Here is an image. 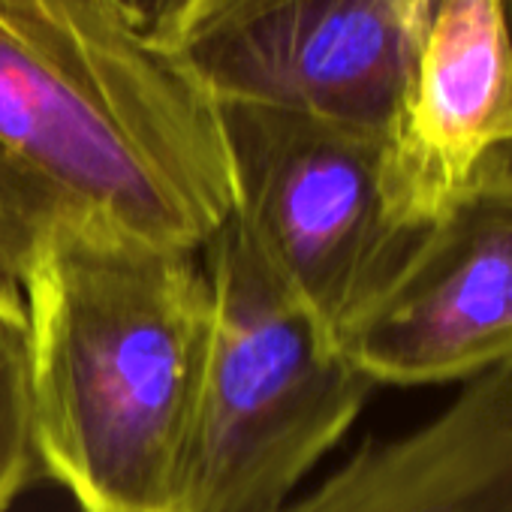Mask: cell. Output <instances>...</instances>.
<instances>
[{"label":"cell","mask_w":512,"mask_h":512,"mask_svg":"<svg viewBox=\"0 0 512 512\" xmlns=\"http://www.w3.org/2000/svg\"><path fill=\"white\" fill-rule=\"evenodd\" d=\"M512 163V40L503 0H437L383 142L392 223L419 235L479 178Z\"/></svg>","instance_id":"cell-7"},{"label":"cell","mask_w":512,"mask_h":512,"mask_svg":"<svg viewBox=\"0 0 512 512\" xmlns=\"http://www.w3.org/2000/svg\"><path fill=\"white\" fill-rule=\"evenodd\" d=\"M106 4L145 40L172 49L199 0H106Z\"/></svg>","instance_id":"cell-10"},{"label":"cell","mask_w":512,"mask_h":512,"mask_svg":"<svg viewBox=\"0 0 512 512\" xmlns=\"http://www.w3.org/2000/svg\"><path fill=\"white\" fill-rule=\"evenodd\" d=\"M199 256L211 326L187 512H272L353 428L374 383L287 296L235 217Z\"/></svg>","instance_id":"cell-3"},{"label":"cell","mask_w":512,"mask_h":512,"mask_svg":"<svg viewBox=\"0 0 512 512\" xmlns=\"http://www.w3.org/2000/svg\"><path fill=\"white\" fill-rule=\"evenodd\" d=\"M235 211L220 106L106 0H0V275L64 238L202 250Z\"/></svg>","instance_id":"cell-1"},{"label":"cell","mask_w":512,"mask_h":512,"mask_svg":"<svg viewBox=\"0 0 512 512\" xmlns=\"http://www.w3.org/2000/svg\"><path fill=\"white\" fill-rule=\"evenodd\" d=\"M37 470L28 314L19 284L0 275V512L13 506Z\"/></svg>","instance_id":"cell-9"},{"label":"cell","mask_w":512,"mask_h":512,"mask_svg":"<svg viewBox=\"0 0 512 512\" xmlns=\"http://www.w3.org/2000/svg\"><path fill=\"white\" fill-rule=\"evenodd\" d=\"M437 0H199L169 52L217 106H266L386 142Z\"/></svg>","instance_id":"cell-5"},{"label":"cell","mask_w":512,"mask_h":512,"mask_svg":"<svg viewBox=\"0 0 512 512\" xmlns=\"http://www.w3.org/2000/svg\"><path fill=\"white\" fill-rule=\"evenodd\" d=\"M19 287L40 473L82 512H187L211 326L199 253L64 235Z\"/></svg>","instance_id":"cell-2"},{"label":"cell","mask_w":512,"mask_h":512,"mask_svg":"<svg viewBox=\"0 0 512 512\" xmlns=\"http://www.w3.org/2000/svg\"><path fill=\"white\" fill-rule=\"evenodd\" d=\"M503 13H506V25H509V40H512V0H503Z\"/></svg>","instance_id":"cell-11"},{"label":"cell","mask_w":512,"mask_h":512,"mask_svg":"<svg viewBox=\"0 0 512 512\" xmlns=\"http://www.w3.org/2000/svg\"><path fill=\"white\" fill-rule=\"evenodd\" d=\"M232 217L332 347L392 281L416 235L383 199V139L311 115L220 106Z\"/></svg>","instance_id":"cell-4"},{"label":"cell","mask_w":512,"mask_h":512,"mask_svg":"<svg viewBox=\"0 0 512 512\" xmlns=\"http://www.w3.org/2000/svg\"><path fill=\"white\" fill-rule=\"evenodd\" d=\"M272 512H512V368L389 440H368L317 488Z\"/></svg>","instance_id":"cell-8"},{"label":"cell","mask_w":512,"mask_h":512,"mask_svg":"<svg viewBox=\"0 0 512 512\" xmlns=\"http://www.w3.org/2000/svg\"><path fill=\"white\" fill-rule=\"evenodd\" d=\"M341 353L374 386L467 383L512 368V163L416 235Z\"/></svg>","instance_id":"cell-6"}]
</instances>
